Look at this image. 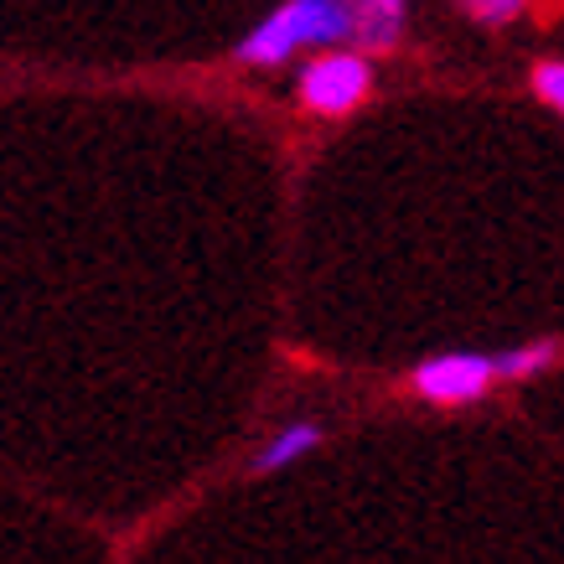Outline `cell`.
Instances as JSON below:
<instances>
[{
    "instance_id": "1",
    "label": "cell",
    "mask_w": 564,
    "mask_h": 564,
    "mask_svg": "<svg viewBox=\"0 0 564 564\" xmlns=\"http://www.w3.org/2000/svg\"><path fill=\"white\" fill-rule=\"evenodd\" d=\"M358 42L352 0H280L249 36H239L234 63L243 68H285L295 52H326Z\"/></svg>"
},
{
    "instance_id": "2",
    "label": "cell",
    "mask_w": 564,
    "mask_h": 564,
    "mask_svg": "<svg viewBox=\"0 0 564 564\" xmlns=\"http://www.w3.org/2000/svg\"><path fill=\"white\" fill-rule=\"evenodd\" d=\"M368 94H373V52L326 47L322 57H311L306 68H301V78H295L301 109H306V115H322V120L352 115Z\"/></svg>"
},
{
    "instance_id": "3",
    "label": "cell",
    "mask_w": 564,
    "mask_h": 564,
    "mask_svg": "<svg viewBox=\"0 0 564 564\" xmlns=\"http://www.w3.org/2000/svg\"><path fill=\"white\" fill-rule=\"evenodd\" d=\"M497 378H502L497 358H487V352H435V358L410 368V389L425 404H471Z\"/></svg>"
},
{
    "instance_id": "4",
    "label": "cell",
    "mask_w": 564,
    "mask_h": 564,
    "mask_svg": "<svg viewBox=\"0 0 564 564\" xmlns=\"http://www.w3.org/2000/svg\"><path fill=\"white\" fill-rule=\"evenodd\" d=\"M322 445V425L316 420H295V425H285V430H274L270 441L254 451V462H249V471L254 477H264V471H285L291 462H301L306 451H316Z\"/></svg>"
},
{
    "instance_id": "5",
    "label": "cell",
    "mask_w": 564,
    "mask_h": 564,
    "mask_svg": "<svg viewBox=\"0 0 564 564\" xmlns=\"http://www.w3.org/2000/svg\"><path fill=\"white\" fill-rule=\"evenodd\" d=\"M358 6V47L362 52H393L404 36V0H352Z\"/></svg>"
},
{
    "instance_id": "6",
    "label": "cell",
    "mask_w": 564,
    "mask_h": 564,
    "mask_svg": "<svg viewBox=\"0 0 564 564\" xmlns=\"http://www.w3.org/2000/svg\"><path fill=\"white\" fill-rule=\"evenodd\" d=\"M560 358V347L554 343H529V347H508V352H497V373L502 378H533V373H544L549 362Z\"/></svg>"
},
{
    "instance_id": "7",
    "label": "cell",
    "mask_w": 564,
    "mask_h": 564,
    "mask_svg": "<svg viewBox=\"0 0 564 564\" xmlns=\"http://www.w3.org/2000/svg\"><path fill=\"white\" fill-rule=\"evenodd\" d=\"M462 11L477 26H513L523 11H529V0H462Z\"/></svg>"
},
{
    "instance_id": "8",
    "label": "cell",
    "mask_w": 564,
    "mask_h": 564,
    "mask_svg": "<svg viewBox=\"0 0 564 564\" xmlns=\"http://www.w3.org/2000/svg\"><path fill=\"white\" fill-rule=\"evenodd\" d=\"M533 94H539L554 115H564V57H549V63L533 68Z\"/></svg>"
}]
</instances>
